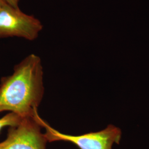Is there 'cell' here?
I'll return each mask as SVG.
<instances>
[{
  "label": "cell",
  "instance_id": "6da1fadb",
  "mask_svg": "<svg viewBox=\"0 0 149 149\" xmlns=\"http://www.w3.org/2000/svg\"><path fill=\"white\" fill-rule=\"evenodd\" d=\"M43 70L40 58L32 54L17 64L0 85V113L9 111L22 118L34 117L43 99Z\"/></svg>",
  "mask_w": 149,
  "mask_h": 149
},
{
  "label": "cell",
  "instance_id": "7a4b0ae2",
  "mask_svg": "<svg viewBox=\"0 0 149 149\" xmlns=\"http://www.w3.org/2000/svg\"><path fill=\"white\" fill-rule=\"evenodd\" d=\"M38 120L45 129L44 135L48 142L64 141L71 143L80 149H112L114 144L120 143L122 130L117 126L109 124L101 130L79 135L65 134L52 128L38 114Z\"/></svg>",
  "mask_w": 149,
  "mask_h": 149
},
{
  "label": "cell",
  "instance_id": "3957f363",
  "mask_svg": "<svg viewBox=\"0 0 149 149\" xmlns=\"http://www.w3.org/2000/svg\"><path fill=\"white\" fill-rule=\"evenodd\" d=\"M43 25L34 16L7 5L0 9V38H22L34 40L42 31Z\"/></svg>",
  "mask_w": 149,
  "mask_h": 149
},
{
  "label": "cell",
  "instance_id": "277c9868",
  "mask_svg": "<svg viewBox=\"0 0 149 149\" xmlns=\"http://www.w3.org/2000/svg\"><path fill=\"white\" fill-rule=\"evenodd\" d=\"M38 114L23 118L18 124L10 127L7 138L0 143V149H46L48 140L41 132Z\"/></svg>",
  "mask_w": 149,
  "mask_h": 149
},
{
  "label": "cell",
  "instance_id": "5b68a950",
  "mask_svg": "<svg viewBox=\"0 0 149 149\" xmlns=\"http://www.w3.org/2000/svg\"><path fill=\"white\" fill-rule=\"evenodd\" d=\"M23 118L13 113H10L3 117L0 118V132L1 130L6 127H12L18 124Z\"/></svg>",
  "mask_w": 149,
  "mask_h": 149
},
{
  "label": "cell",
  "instance_id": "8992f818",
  "mask_svg": "<svg viewBox=\"0 0 149 149\" xmlns=\"http://www.w3.org/2000/svg\"><path fill=\"white\" fill-rule=\"evenodd\" d=\"M8 5L14 8H19L18 3L19 0H5Z\"/></svg>",
  "mask_w": 149,
  "mask_h": 149
},
{
  "label": "cell",
  "instance_id": "52a82bcc",
  "mask_svg": "<svg viewBox=\"0 0 149 149\" xmlns=\"http://www.w3.org/2000/svg\"><path fill=\"white\" fill-rule=\"evenodd\" d=\"M7 5H8V4L6 3V2L5 0H0V7H1L5 6Z\"/></svg>",
  "mask_w": 149,
  "mask_h": 149
},
{
  "label": "cell",
  "instance_id": "ba28073f",
  "mask_svg": "<svg viewBox=\"0 0 149 149\" xmlns=\"http://www.w3.org/2000/svg\"><path fill=\"white\" fill-rule=\"evenodd\" d=\"M1 7H0V9H1Z\"/></svg>",
  "mask_w": 149,
  "mask_h": 149
}]
</instances>
